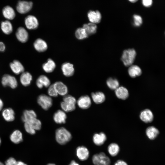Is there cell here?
Segmentation results:
<instances>
[{
    "label": "cell",
    "mask_w": 165,
    "mask_h": 165,
    "mask_svg": "<svg viewBox=\"0 0 165 165\" xmlns=\"http://www.w3.org/2000/svg\"><path fill=\"white\" fill-rule=\"evenodd\" d=\"M72 137L71 133L64 127H60L56 130V139L57 142L61 145L66 144L71 140Z\"/></svg>",
    "instance_id": "obj_1"
},
{
    "label": "cell",
    "mask_w": 165,
    "mask_h": 165,
    "mask_svg": "<svg viewBox=\"0 0 165 165\" xmlns=\"http://www.w3.org/2000/svg\"><path fill=\"white\" fill-rule=\"evenodd\" d=\"M136 54V52L133 49L124 50L121 58L124 64L126 66L131 65L134 61Z\"/></svg>",
    "instance_id": "obj_2"
},
{
    "label": "cell",
    "mask_w": 165,
    "mask_h": 165,
    "mask_svg": "<svg viewBox=\"0 0 165 165\" xmlns=\"http://www.w3.org/2000/svg\"><path fill=\"white\" fill-rule=\"evenodd\" d=\"M92 161L95 165H110L109 158L103 152L94 155L92 157Z\"/></svg>",
    "instance_id": "obj_3"
},
{
    "label": "cell",
    "mask_w": 165,
    "mask_h": 165,
    "mask_svg": "<svg viewBox=\"0 0 165 165\" xmlns=\"http://www.w3.org/2000/svg\"><path fill=\"white\" fill-rule=\"evenodd\" d=\"M37 101L38 105L46 110H48L52 105V98L45 94H42L39 96Z\"/></svg>",
    "instance_id": "obj_4"
},
{
    "label": "cell",
    "mask_w": 165,
    "mask_h": 165,
    "mask_svg": "<svg viewBox=\"0 0 165 165\" xmlns=\"http://www.w3.org/2000/svg\"><path fill=\"white\" fill-rule=\"evenodd\" d=\"M2 83L4 86H9L12 89L16 88L17 86V82L16 78L12 75L6 74L3 76Z\"/></svg>",
    "instance_id": "obj_5"
},
{
    "label": "cell",
    "mask_w": 165,
    "mask_h": 165,
    "mask_svg": "<svg viewBox=\"0 0 165 165\" xmlns=\"http://www.w3.org/2000/svg\"><path fill=\"white\" fill-rule=\"evenodd\" d=\"M33 3L31 2L20 1L16 6L18 12L21 14H24L28 12L32 8Z\"/></svg>",
    "instance_id": "obj_6"
},
{
    "label": "cell",
    "mask_w": 165,
    "mask_h": 165,
    "mask_svg": "<svg viewBox=\"0 0 165 165\" xmlns=\"http://www.w3.org/2000/svg\"><path fill=\"white\" fill-rule=\"evenodd\" d=\"M25 23L27 28L29 29H36L38 25V21L36 18L31 15L26 17Z\"/></svg>",
    "instance_id": "obj_7"
},
{
    "label": "cell",
    "mask_w": 165,
    "mask_h": 165,
    "mask_svg": "<svg viewBox=\"0 0 165 165\" xmlns=\"http://www.w3.org/2000/svg\"><path fill=\"white\" fill-rule=\"evenodd\" d=\"M76 152L77 157L82 161L86 160L89 156V152L88 149L83 146L78 147Z\"/></svg>",
    "instance_id": "obj_8"
},
{
    "label": "cell",
    "mask_w": 165,
    "mask_h": 165,
    "mask_svg": "<svg viewBox=\"0 0 165 165\" xmlns=\"http://www.w3.org/2000/svg\"><path fill=\"white\" fill-rule=\"evenodd\" d=\"M91 103L90 98L87 95L81 96L77 101L79 107L82 109H86L89 108L91 105Z\"/></svg>",
    "instance_id": "obj_9"
},
{
    "label": "cell",
    "mask_w": 165,
    "mask_h": 165,
    "mask_svg": "<svg viewBox=\"0 0 165 165\" xmlns=\"http://www.w3.org/2000/svg\"><path fill=\"white\" fill-rule=\"evenodd\" d=\"M140 118L142 121L148 123L153 121L154 116L152 112L150 109H146L141 112Z\"/></svg>",
    "instance_id": "obj_10"
},
{
    "label": "cell",
    "mask_w": 165,
    "mask_h": 165,
    "mask_svg": "<svg viewBox=\"0 0 165 165\" xmlns=\"http://www.w3.org/2000/svg\"><path fill=\"white\" fill-rule=\"evenodd\" d=\"M16 35L17 39L21 42L24 43L28 40V32L23 27H20L17 29Z\"/></svg>",
    "instance_id": "obj_11"
},
{
    "label": "cell",
    "mask_w": 165,
    "mask_h": 165,
    "mask_svg": "<svg viewBox=\"0 0 165 165\" xmlns=\"http://www.w3.org/2000/svg\"><path fill=\"white\" fill-rule=\"evenodd\" d=\"M10 68L13 72L16 75L24 72V68L22 64L18 61L15 60L10 64Z\"/></svg>",
    "instance_id": "obj_12"
},
{
    "label": "cell",
    "mask_w": 165,
    "mask_h": 165,
    "mask_svg": "<svg viewBox=\"0 0 165 165\" xmlns=\"http://www.w3.org/2000/svg\"><path fill=\"white\" fill-rule=\"evenodd\" d=\"M61 68L63 74L66 76H71L74 74V68L73 65L69 63H63L61 66Z\"/></svg>",
    "instance_id": "obj_13"
},
{
    "label": "cell",
    "mask_w": 165,
    "mask_h": 165,
    "mask_svg": "<svg viewBox=\"0 0 165 165\" xmlns=\"http://www.w3.org/2000/svg\"><path fill=\"white\" fill-rule=\"evenodd\" d=\"M53 118L54 122L57 123H64L66 122L67 115L64 111L59 110L54 114Z\"/></svg>",
    "instance_id": "obj_14"
},
{
    "label": "cell",
    "mask_w": 165,
    "mask_h": 165,
    "mask_svg": "<svg viewBox=\"0 0 165 165\" xmlns=\"http://www.w3.org/2000/svg\"><path fill=\"white\" fill-rule=\"evenodd\" d=\"M87 15L89 20L91 23L95 24L98 23L101 21V15L98 10L90 11L88 12Z\"/></svg>",
    "instance_id": "obj_15"
},
{
    "label": "cell",
    "mask_w": 165,
    "mask_h": 165,
    "mask_svg": "<svg viewBox=\"0 0 165 165\" xmlns=\"http://www.w3.org/2000/svg\"><path fill=\"white\" fill-rule=\"evenodd\" d=\"M53 85L58 94L65 96L68 93V88L62 82L60 81L57 82Z\"/></svg>",
    "instance_id": "obj_16"
},
{
    "label": "cell",
    "mask_w": 165,
    "mask_h": 165,
    "mask_svg": "<svg viewBox=\"0 0 165 165\" xmlns=\"http://www.w3.org/2000/svg\"><path fill=\"white\" fill-rule=\"evenodd\" d=\"M107 139L105 134L101 132L99 133H95L93 136V141L94 144L97 146L103 145Z\"/></svg>",
    "instance_id": "obj_17"
},
{
    "label": "cell",
    "mask_w": 165,
    "mask_h": 165,
    "mask_svg": "<svg viewBox=\"0 0 165 165\" xmlns=\"http://www.w3.org/2000/svg\"><path fill=\"white\" fill-rule=\"evenodd\" d=\"M50 84V81L46 76L42 75L40 76L36 80V84L39 88H42L44 86L47 87Z\"/></svg>",
    "instance_id": "obj_18"
},
{
    "label": "cell",
    "mask_w": 165,
    "mask_h": 165,
    "mask_svg": "<svg viewBox=\"0 0 165 165\" xmlns=\"http://www.w3.org/2000/svg\"><path fill=\"white\" fill-rule=\"evenodd\" d=\"M115 93L117 97L122 100L126 99L129 96L128 90L123 86H119L115 90Z\"/></svg>",
    "instance_id": "obj_19"
},
{
    "label": "cell",
    "mask_w": 165,
    "mask_h": 165,
    "mask_svg": "<svg viewBox=\"0 0 165 165\" xmlns=\"http://www.w3.org/2000/svg\"><path fill=\"white\" fill-rule=\"evenodd\" d=\"M34 46L35 50L39 52H44L47 48L46 42L41 38H38L35 41Z\"/></svg>",
    "instance_id": "obj_20"
},
{
    "label": "cell",
    "mask_w": 165,
    "mask_h": 165,
    "mask_svg": "<svg viewBox=\"0 0 165 165\" xmlns=\"http://www.w3.org/2000/svg\"><path fill=\"white\" fill-rule=\"evenodd\" d=\"M2 12L4 16L8 20H13L15 17L16 14L14 9L9 6L4 7Z\"/></svg>",
    "instance_id": "obj_21"
},
{
    "label": "cell",
    "mask_w": 165,
    "mask_h": 165,
    "mask_svg": "<svg viewBox=\"0 0 165 165\" xmlns=\"http://www.w3.org/2000/svg\"><path fill=\"white\" fill-rule=\"evenodd\" d=\"M2 116L4 119L7 121L10 122L15 119V113L11 108H6L3 110Z\"/></svg>",
    "instance_id": "obj_22"
},
{
    "label": "cell",
    "mask_w": 165,
    "mask_h": 165,
    "mask_svg": "<svg viewBox=\"0 0 165 165\" xmlns=\"http://www.w3.org/2000/svg\"><path fill=\"white\" fill-rule=\"evenodd\" d=\"M145 133L148 138L150 140H152L157 137L159 134V131L156 127L150 126L146 129Z\"/></svg>",
    "instance_id": "obj_23"
},
{
    "label": "cell",
    "mask_w": 165,
    "mask_h": 165,
    "mask_svg": "<svg viewBox=\"0 0 165 165\" xmlns=\"http://www.w3.org/2000/svg\"><path fill=\"white\" fill-rule=\"evenodd\" d=\"M32 80V76L28 72H23L20 77V80L21 84L24 86L30 85Z\"/></svg>",
    "instance_id": "obj_24"
},
{
    "label": "cell",
    "mask_w": 165,
    "mask_h": 165,
    "mask_svg": "<svg viewBox=\"0 0 165 165\" xmlns=\"http://www.w3.org/2000/svg\"><path fill=\"white\" fill-rule=\"evenodd\" d=\"M10 139L13 143L17 144L23 141V135L22 133L18 130H14L11 134Z\"/></svg>",
    "instance_id": "obj_25"
},
{
    "label": "cell",
    "mask_w": 165,
    "mask_h": 165,
    "mask_svg": "<svg viewBox=\"0 0 165 165\" xmlns=\"http://www.w3.org/2000/svg\"><path fill=\"white\" fill-rule=\"evenodd\" d=\"M35 112L33 110H25L24 111L21 117L22 120L25 123L36 118Z\"/></svg>",
    "instance_id": "obj_26"
},
{
    "label": "cell",
    "mask_w": 165,
    "mask_h": 165,
    "mask_svg": "<svg viewBox=\"0 0 165 165\" xmlns=\"http://www.w3.org/2000/svg\"><path fill=\"white\" fill-rule=\"evenodd\" d=\"M128 73L131 77L134 78L140 76L142 73V71L138 66L131 65L128 69Z\"/></svg>",
    "instance_id": "obj_27"
},
{
    "label": "cell",
    "mask_w": 165,
    "mask_h": 165,
    "mask_svg": "<svg viewBox=\"0 0 165 165\" xmlns=\"http://www.w3.org/2000/svg\"><path fill=\"white\" fill-rule=\"evenodd\" d=\"M91 95L93 101L96 104L101 103L105 100V96L102 92H97L95 93H92Z\"/></svg>",
    "instance_id": "obj_28"
},
{
    "label": "cell",
    "mask_w": 165,
    "mask_h": 165,
    "mask_svg": "<svg viewBox=\"0 0 165 165\" xmlns=\"http://www.w3.org/2000/svg\"><path fill=\"white\" fill-rule=\"evenodd\" d=\"M43 69L47 73H50L53 71L56 67L54 61L51 59H49L46 62L42 65Z\"/></svg>",
    "instance_id": "obj_29"
},
{
    "label": "cell",
    "mask_w": 165,
    "mask_h": 165,
    "mask_svg": "<svg viewBox=\"0 0 165 165\" xmlns=\"http://www.w3.org/2000/svg\"><path fill=\"white\" fill-rule=\"evenodd\" d=\"M1 28L3 32L6 35L10 34L13 30L12 24L7 20L1 22Z\"/></svg>",
    "instance_id": "obj_30"
},
{
    "label": "cell",
    "mask_w": 165,
    "mask_h": 165,
    "mask_svg": "<svg viewBox=\"0 0 165 165\" xmlns=\"http://www.w3.org/2000/svg\"><path fill=\"white\" fill-rule=\"evenodd\" d=\"M82 28L85 30L88 36L95 33L97 29V25L91 23L84 24Z\"/></svg>",
    "instance_id": "obj_31"
},
{
    "label": "cell",
    "mask_w": 165,
    "mask_h": 165,
    "mask_svg": "<svg viewBox=\"0 0 165 165\" xmlns=\"http://www.w3.org/2000/svg\"><path fill=\"white\" fill-rule=\"evenodd\" d=\"M120 150L119 145L116 143H113L109 144L108 148V150L110 155L112 156H116Z\"/></svg>",
    "instance_id": "obj_32"
},
{
    "label": "cell",
    "mask_w": 165,
    "mask_h": 165,
    "mask_svg": "<svg viewBox=\"0 0 165 165\" xmlns=\"http://www.w3.org/2000/svg\"><path fill=\"white\" fill-rule=\"evenodd\" d=\"M61 106L63 110L67 112L72 111L75 109V104L68 102L62 101Z\"/></svg>",
    "instance_id": "obj_33"
},
{
    "label": "cell",
    "mask_w": 165,
    "mask_h": 165,
    "mask_svg": "<svg viewBox=\"0 0 165 165\" xmlns=\"http://www.w3.org/2000/svg\"><path fill=\"white\" fill-rule=\"evenodd\" d=\"M108 87L112 90H116L119 86V83L116 79L109 78L106 81Z\"/></svg>",
    "instance_id": "obj_34"
},
{
    "label": "cell",
    "mask_w": 165,
    "mask_h": 165,
    "mask_svg": "<svg viewBox=\"0 0 165 165\" xmlns=\"http://www.w3.org/2000/svg\"><path fill=\"white\" fill-rule=\"evenodd\" d=\"M75 35L79 39H83L87 38L88 36L85 29L83 28L77 29L75 32Z\"/></svg>",
    "instance_id": "obj_35"
},
{
    "label": "cell",
    "mask_w": 165,
    "mask_h": 165,
    "mask_svg": "<svg viewBox=\"0 0 165 165\" xmlns=\"http://www.w3.org/2000/svg\"><path fill=\"white\" fill-rule=\"evenodd\" d=\"M27 122H29L35 130H39L41 128V122L36 118H34Z\"/></svg>",
    "instance_id": "obj_36"
},
{
    "label": "cell",
    "mask_w": 165,
    "mask_h": 165,
    "mask_svg": "<svg viewBox=\"0 0 165 165\" xmlns=\"http://www.w3.org/2000/svg\"><path fill=\"white\" fill-rule=\"evenodd\" d=\"M24 127L25 130L28 133L31 134H34L35 133V130L29 122L24 123Z\"/></svg>",
    "instance_id": "obj_37"
},
{
    "label": "cell",
    "mask_w": 165,
    "mask_h": 165,
    "mask_svg": "<svg viewBox=\"0 0 165 165\" xmlns=\"http://www.w3.org/2000/svg\"><path fill=\"white\" fill-rule=\"evenodd\" d=\"M48 93L50 96L53 97H56L58 96L53 84L49 86L48 90Z\"/></svg>",
    "instance_id": "obj_38"
},
{
    "label": "cell",
    "mask_w": 165,
    "mask_h": 165,
    "mask_svg": "<svg viewBox=\"0 0 165 165\" xmlns=\"http://www.w3.org/2000/svg\"><path fill=\"white\" fill-rule=\"evenodd\" d=\"M63 101L68 102L75 104L76 101L74 97L70 95L64 96L63 98Z\"/></svg>",
    "instance_id": "obj_39"
},
{
    "label": "cell",
    "mask_w": 165,
    "mask_h": 165,
    "mask_svg": "<svg viewBox=\"0 0 165 165\" xmlns=\"http://www.w3.org/2000/svg\"><path fill=\"white\" fill-rule=\"evenodd\" d=\"M134 24L136 26H139L142 24V20L141 17L139 15H134L133 16Z\"/></svg>",
    "instance_id": "obj_40"
},
{
    "label": "cell",
    "mask_w": 165,
    "mask_h": 165,
    "mask_svg": "<svg viewBox=\"0 0 165 165\" xmlns=\"http://www.w3.org/2000/svg\"><path fill=\"white\" fill-rule=\"evenodd\" d=\"M16 161L13 157H10L7 159L5 162V165H15Z\"/></svg>",
    "instance_id": "obj_41"
},
{
    "label": "cell",
    "mask_w": 165,
    "mask_h": 165,
    "mask_svg": "<svg viewBox=\"0 0 165 165\" xmlns=\"http://www.w3.org/2000/svg\"><path fill=\"white\" fill-rule=\"evenodd\" d=\"M152 2L151 0H143L142 1L143 5L146 7H149L151 6Z\"/></svg>",
    "instance_id": "obj_42"
},
{
    "label": "cell",
    "mask_w": 165,
    "mask_h": 165,
    "mask_svg": "<svg viewBox=\"0 0 165 165\" xmlns=\"http://www.w3.org/2000/svg\"><path fill=\"white\" fill-rule=\"evenodd\" d=\"M114 165H128V164L124 161L119 160L115 163Z\"/></svg>",
    "instance_id": "obj_43"
},
{
    "label": "cell",
    "mask_w": 165,
    "mask_h": 165,
    "mask_svg": "<svg viewBox=\"0 0 165 165\" xmlns=\"http://www.w3.org/2000/svg\"><path fill=\"white\" fill-rule=\"evenodd\" d=\"M5 46L4 44L2 42H0V51L3 52L5 50Z\"/></svg>",
    "instance_id": "obj_44"
},
{
    "label": "cell",
    "mask_w": 165,
    "mask_h": 165,
    "mask_svg": "<svg viewBox=\"0 0 165 165\" xmlns=\"http://www.w3.org/2000/svg\"><path fill=\"white\" fill-rule=\"evenodd\" d=\"M15 165H27L24 162L21 161H18L16 162Z\"/></svg>",
    "instance_id": "obj_45"
},
{
    "label": "cell",
    "mask_w": 165,
    "mask_h": 165,
    "mask_svg": "<svg viewBox=\"0 0 165 165\" xmlns=\"http://www.w3.org/2000/svg\"><path fill=\"white\" fill-rule=\"evenodd\" d=\"M69 165H79V164L74 160H72Z\"/></svg>",
    "instance_id": "obj_46"
},
{
    "label": "cell",
    "mask_w": 165,
    "mask_h": 165,
    "mask_svg": "<svg viewBox=\"0 0 165 165\" xmlns=\"http://www.w3.org/2000/svg\"><path fill=\"white\" fill-rule=\"evenodd\" d=\"M3 104L2 100L0 98V111H1L3 107Z\"/></svg>",
    "instance_id": "obj_47"
},
{
    "label": "cell",
    "mask_w": 165,
    "mask_h": 165,
    "mask_svg": "<svg viewBox=\"0 0 165 165\" xmlns=\"http://www.w3.org/2000/svg\"><path fill=\"white\" fill-rule=\"evenodd\" d=\"M129 1L131 2L134 3V2H136L137 1L136 0H129Z\"/></svg>",
    "instance_id": "obj_48"
},
{
    "label": "cell",
    "mask_w": 165,
    "mask_h": 165,
    "mask_svg": "<svg viewBox=\"0 0 165 165\" xmlns=\"http://www.w3.org/2000/svg\"><path fill=\"white\" fill-rule=\"evenodd\" d=\"M47 165H56L53 163H49L47 164Z\"/></svg>",
    "instance_id": "obj_49"
},
{
    "label": "cell",
    "mask_w": 165,
    "mask_h": 165,
    "mask_svg": "<svg viewBox=\"0 0 165 165\" xmlns=\"http://www.w3.org/2000/svg\"><path fill=\"white\" fill-rule=\"evenodd\" d=\"M0 165H4L2 163L0 162Z\"/></svg>",
    "instance_id": "obj_50"
},
{
    "label": "cell",
    "mask_w": 165,
    "mask_h": 165,
    "mask_svg": "<svg viewBox=\"0 0 165 165\" xmlns=\"http://www.w3.org/2000/svg\"><path fill=\"white\" fill-rule=\"evenodd\" d=\"M1 139L0 138V144H1Z\"/></svg>",
    "instance_id": "obj_51"
}]
</instances>
